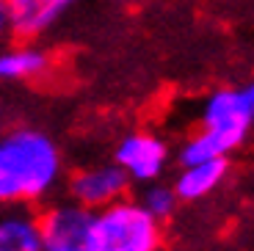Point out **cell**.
Instances as JSON below:
<instances>
[{
  "instance_id": "obj_13",
  "label": "cell",
  "mask_w": 254,
  "mask_h": 251,
  "mask_svg": "<svg viewBox=\"0 0 254 251\" xmlns=\"http://www.w3.org/2000/svg\"><path fill=\"white\" fill-rule=\"evenodd\" d=\"M8 33V11H6V0H0V39Z\"/></svg>"
},
{
  "instance_id": "obj_1",
  "label": "cell",
  "mask_w": 254,
  "mask_h": 251,
  "mask_svg": "<svg viewBox=\"0 0 254 251\" xmlns=\"http://www.w3.org/2000/svg\"><path fill=\"white\" fill-rule=\"evenodd\" d=\"M58 177L61 155L50 135L22 127L0 138V204L42 199Z\"/></svg>"
},
{
  "instance_id": "obj_5",
  "label": "cell",
  "mask_w": 254,
  "mask_h": 251,
  "mask_svg": "<svg viewBox=\"0 0 254 251\" xmlns=\"http://www.w3.org/2000/svg\"><path fill=\"white\" fill-rule=\"evenodd\" d=\"M252 122H254V88L252 86L218 88L204 102V113H202L204 127L249 135Z\"/></svg>"
},
{
  "instance_id": "obj_7",
  "label": "cell",
  "mask_w": 254,
  "mask_h": 251,
  "mask_svg": "<svg viewBox=\"0 0 254 251\" xmlns=\"http://www.w3.org/2000/svg\"><path fill=\"white\" fill-rule=\"evenodd\" d=\"M72 0H6L8 31L19 39H33L61 17Z\"/></svg>"
},
{
  "instance_id": "obj_2",
  "label": "cell",
  "mask_w": 254,
  "mask_h": 251,
  "mask_svg": "<svg viewBox=\"0 0 254 251\" xmlns=\"http://www.w3.org/2000/svg\"><path fill=\"white\" fill-rule=\"evenodd\" d=\"M160 243V221L141 201L119 199L94 213V251H158Z\"/></svg>"
},
{
  "instance_id": "obj_11",
  "label": "cell",
  "mask_w": 254,
  "mask_h": 251,
  "mask_svg": "<svg viewBox=\"0 0 254 251\" xmlns=\"http://www.w3.org/2000/svg\"><path fill=\"white\" fill-rule=\"evenodd\" d=\"M0 251H42L36 221L31 218L0 221Z\"/></svg>"
},
{
  "instance_id": "obj_8",
  "label": "cell",
  "mask_w": 254,
  "mask_h": 251,
  "mask_svg": "<svg viewBox=\"0 0 254 251\" xmlns=\"http://www.w3.org/2000/svg\"><path fill=\"white\" fill-rule=\"evenodd\" d=\"M229 171V157H218V160H202V163L183 166V171L174 180V193L180 201H196L204 199L207 193L218 188Z\"/></svg>"
},
{
  "instance_id": "obj_9",
  "label": "cell",
  "mask_w": 254,
  "mask_h": 251,
  "mask_svg": "<svg viewBox=\"0 0 254 251\" xmlns=\"http://www.w3.org/2000/svg\"><path fill=\"white\" fill-rule=\"evenodd\" d=\"M246 141V135L227 130H213V127H202V132H196L193 138L185 141V146L180 149V163H202V160H218V157H229L238 146Z\"/></svg>"
},
{
  "instance_id": "obj_6",
  "label": "cell",
  "mask_w": 254,
  "mask_h": 251,
  "mask_svg": "<svg viewBox=\"0 0 254 251\" xmlns=\"http://www.w3.org/2000/svg\"><path fill=\"white\" fill-rule=\"evenodd\" d=\"M114 163L135 182H155L169 163V146L152 132H130L116 146Z\"/></svg>"
},
{
  "instance_id": "obj_10",
  "label": "cell",
  "mask_w": 254,
  "mask_h": 251,
  "mask_svg": "<svg viewBox=\"0 0 254 251\" xmlns=\"http://www.w3.org/2000/svg\"><path fill=\"white\" fill-rule=\"evenodd\" d=\"M47 69V56L36 47H14L0 53V80H28Z\"/></svg>"
},
{
  "instance_id": "obj_4",
  "label": "cell",
  "mask_w": 254,
  "mask_h": 251,
  "mask_svg": "<svg viewBox=\"0 0 254 251\" xmlns=\"http://www.w3.org/2000/svg\"><path fill=\"white\" fill-rule=\"evenodd\" d=\"M130 188V177L119 169L116 163L111 166H94V169H83L69 180V196L75 204H83L89 210H102L125 199Z\"/></svg>"
},
{
  "instance_id": "obj_12",
  "label": "cell",
  "mask_w": 254,
  "mask_h": 251,
  "mask_svg": "<svg viewBox=\"0 0 254 251\" xmlns=\"http://www.w3.org/2000/svg\"><path fill=\"white\" fill-rule=\"evenodd\" d=\"M177 204H180V199H177V193H174L172 185H149L146 193H144V201H141V207L158 221L172 218L174 210H177Z\"/></svg>"
},
{
  "instance_id": "obj_3",
  "label": "cell",
  "mask_w": 254,
  "mask_h": 251,
  "mask_svg": "<svg viewBox=\"0 0 254 251\" xmlns=\"http://www.w3.org/2000/svg\"><path fill=\"white\" fill-rule=\"evenodd\" d=\"M42 251H94V210L56 204L36 221Z\"/></svg>"
}]
</instances>
